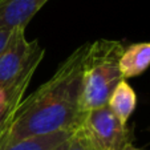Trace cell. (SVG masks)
<instances>
[{
    "instance_id": "1",
    "label": "cell",
    "mask_w": 150,
    "mask_h": 150,
    "mask_svg": "<svg viewBox=\"0 0 150 150\" xmlns=\"http://www.w3.org/2000/svg\"><path fill=\"white\" fill-rule=\"evenodd\" d=\"M86 44L74 49L48 81L23 100L3 150L32 137L74 130L81 117L79 104Z\"/></svg>"
},
{
    "instance_id": "2",
    "label": "cell",
    "mask_w": 150,
    "mask_h": 150,
    "mask_svg": "<svg viewBox=\"0 0 150 150\" xmlns=\"http://www.w3.org/2000/svg\"><path fill=\"white\" fill-rule=\"evenodd\" d=\"M124 49L117 40L98 39L86 44L82 60L80 114L106 106L112 92L122 80L120 59Z\"/></svg>"
},
{
    "instance_id": "3",
    "label": "cell",
    "mask_w": 150,
    "mask_h": 150,
    "mask_svg": "<svg viewBox=\"0 0 150 150\" xmlns=\"http://www.w3.org/2000/svg\"><path fill=\"white\" fill-rule=\"evenodd\" d=\"M89 150H124L132 144L127 126H124L108 106L81 114L73 130Z\"/></svg>"
},
{
    "instance_id": "4",
    "label": "cell",
    "mask_w": 150,
    "mask_h": 150,
    "mask_svg": "<svg viewBox=\"0 0 150 150\" xmlns=\"http://www.w3.org/2000/svg\"><path fill=\"white\" fill-rule=\"evenodd\" d=\"M44 57V49L39 41H28L25 27H16L8 42L0 52V88H12L32 67H39Z\"/></svg>"
},
{
    "instance_id": "5",
    "label": "cell",
    "mask_w": 150,
    "mask_h": 150,
    "mask_svg": "<svg viewBox=\"0 0 150 150\" xmlns=\"http://www.w3.org/2000/svg\"><path fill=\"white\" fill-rule=\"evenodd\" d=\"M49 0H0V28L27 27Z\"/></svg>"
},
{
    "instance_id": "6",
    "label": "cell",
    "mask_w": 150,
    "mask_h": 150,
    "mask_svg": "<svg viewBox=\"0 0 150 150\" xmlns=\"http://www.w3.org/2000/svg\"><path fill=\"white\" fill-rule=\"evenodd\" d=\"M150 67V42H134L124 49L120 59L122 79H133Z\"/></svg>"
},
{
    "instance_id": "7",
    "label": "cell",
    "mask_w": 150,
    "mask_h": 150,
    "mask_svg": "<svg viewBox=\"0 0 150 150\" xmlns=\"http://www.w3.org/2000/svg\"><path fill=\"white\" fill-rule=\"evenodd\" d=\"M106 106L118 118V121L124 126H126L127 121L137 106V94L126 80L122 79L118 82V85L112 92Z\"/></svg>"
},
{
    "instance_id": "8",
    "label": "cell",
    "mask_w": 150,
    "mask_h": 150,
    "mask_svg": "<svg viewBox=\"0 0 150 150\" xmlns=\"http://www.w3.org/2000/svg\"><path fill=\"white\" fill-rule=\"evenodd\" d=\"M36 69L37 67L29 68L12 88L7 89V91L0 88V126L4 121V117L8 116L12 110L20 108V104L23 102L25 91L28 88Z\"/></svg>"
},
{
    "instance_id": "9",
    "label": "cell",
    "mask_w": 150,
    "mask_h": 150,
    "mask_svg": "<svg viewBox=\"0 0 150 150\" xmlns=\"http://www.w3.org/2000/svg\"><path fill=\"white\" fill-rule=\"evenodd\" d=\"M72 136V132L62 130L56 132V133L45 134V136H39V137H32V138H27L23 141L15 142V144L9 145L4 150H54L67 142Z\"/></svg>"
},
{
    "instance_id": "10",
    "label": "cell",
    "mask_w": 150,
    "mask_h": 150,
    "mask_svg": "<svg viewBox=\"0 0 150 150\" xmlns=\"http://www.w3.org/2000/svg\"><path fill=\"white\" fill-rule=\"evenodd\" d=\"M67 150H89V149L86 147V145L82 142V139L80 138L77 134H74L73 132H72V136L68 141Z\"/></svg>"
},
{
    "instance_id": "11",
    "label": "cell",
    "mask_w": 150,
    "mask_h": 150,
    "mask_svg": "<svg viewBox=\"0 0 150 150\" xmlns=\"http://www.w3.org/2000/svg\"><path fill=\"white\" fill-rule=\"evenodd\" d=\"M13 29H8V28H0V52L4 49L6 44L8 42L9 37L12 35Z\"/></svg>"
},
{
    "instance_id": "12",
    "label": "cell",
    "mask_w": 150,
    "mask_h": 150,
    "mask_svg": "<svg viewBox=\"0 0 150 150\" xmlns=\"http://www.w3.org/2000/svg\"><path fill=\"white\" fill-rule=\"evenodd\" d=\"M124 150H145V149H139V147H136L133 144H129Z\"/></svg>"
},
{
    "instance_id": "13",
    "label": "cell",
    "mask_w": 150,
    "mask_h": 150,
    "mask_svg": "<svg viewBox=\"0 0 150 150\" xmlns=\"http://www.w3.org/2000/svg\"><path fill=\"white\" fill-rule=\"evenodd\" d=\"M68 141H69V139H68ZM68 141L64 142L62 145H60V146L57 147V149H54V150H67V146H68Z\"/></svg>"
}]
</instances>
